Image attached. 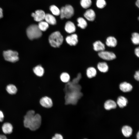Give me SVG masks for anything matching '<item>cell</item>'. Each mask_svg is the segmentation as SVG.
Wrapping results in <instances>:
<instances>
[{"mask_svg": "<svg viewBox=\"0 0 139 139\" xmlns=\"http://www.w3.org/2000/svg\"><path fill=\"white\" fill-rule=\"evenodd\" d=\"M81 77V74L79 73L76 77L67 82L65 85L64 89L65 104L75 105L83 95L81 92V86L78 84Z\"/></svg>", "mask_w": 139, "mask_h": 139, "instance_id": "obj_1", "label": "cell"}, {"mask_svg": "<svg viewBox=\"0 0 139 139\" xmlns=\"http://www.w3.org/2000/svg\"><path fill=\"white\" fill-rule=\"evenodd\" d=\"M24 126L32 131H35L40 126L41 121L40 115L35 114V111L32 110L28 111L24 118Z\"/></svg>", "mask_w": 139, "mask_h": 139, "instance_id": "obj_2", "label": "cell"}, {"mask_svg": "<svg viewBox=\"0 0 139 139\" xmlns=\"http://www.w3.org/2000/svg\"><path fill=\"white\" fill-rule=\"evenodd\" d=\"M49 40L52 46L55 48L58 47L62 44L63 38L60 33L56 31L51 34L49 37Z\"/></svg>", "mask_w": 139, "mask_h": 139, "instance_id": "obj_3", "label": "cell"}, {"mask_svg": "<svg viewBox=\"0 0 139 139\" xmlns=\"http://www.w3.org/2000/svg\"><path fill=\"white\" fill-rule=\"evenodd\" d=\"M26 32L28 37L31 40L40 38L42 35V31L36 24H32L29 26Z\"/></svg>", "mask_w": 139, "mask_h": 139, "instance_id": "obj_4", "label": "cell"}, {"mask_svg": "<svg viewBox=\"0 0 139 139\" xmlns=\"http://www.w3.org/2000/svg\"><path fill=\"white\" fill-rule=\"evenodd\" d=\"M74 13V10L72 6L70 5H66L62 7L60 10V18L61 19L64 18H70L73 15Z\"/></svg>", "mask_w": 139, "mask_h": 139, "instance_id": "obj_5", "label": "cell"}, {"mask_svg": "<svg viewBox=\"0 0 139 139\" xmlns=\"http://www.w3.org/2000/svg\"><path fill=\"white\" fill-rule=\"evenodd\" d=\"M3 55L5 59L8 62L14 63L19 60L18 53L16 51L11 50L5 51Z\"/></svg>", "mask_w": 139, "mask_h": 139, "instance_id": "obj_6", "label": "cell"}, {"mask_svg": "<svg viewBox=\"0 0 139 139\" xmlns=\"http://www.w3.org/2000/svg\"><path fill=\"white\" fill-rule=\"evenodd\" d=\"M98 55L100 57L106 60H111L116 58L115 54L114 53L104 50L99 52Z\"/></svg>", "mask_w": 139, "mask_h": 139, "instance_id": "obj_7", "label": "cell"}, {"mask_svg": "<svg viewBox=\"0 0 139 139\" xmlns=\"http://www.w3.org/2000/svg\"><path fill=\"white\" fill-rule=\"evenodd\" d=\"M46 14L42 10H38L35 11V13H33L31 15L34 20L36 21L40 22L44 19Z\"/></svg>", "mask_w": 139, "mask_h": 139, "instance_id": "obj_8", "label": "cell"}, {"mask_svg": "<svg viewBox=\"0 0 139 139\" xmlns=\"http://www.w3.org/2000/svg\"><path fill=\"white\" fill-rule=\"evenodd\" d=\"M40 103L42 106L46 108H50L53 106L52 100L50 98L46 96L40 99Z\"/></svg>", "mask_w": 139, "mask_h": 139, "instance_id": "obj_9", "label": "cell"}, {"mask_svg": "<svg viewBox=\"0 0 139 139\" xmlns=\"http://www.w3.org/2000/svg\"><path fill=\"white\" fill-rule=\"evenodd\" d=\"M66 40L67 43L71 46L76 45L78 42V37L77 34H74L67 36Z\"/></svg>", "mask_w": 139, "mask_h": 139, "instance_id": "obj_10", "label": "cell"}, {"mask_svg": "<svg viewBox=\"0 0 139 139\" xmlns=\"http://www.w3.org/2000/svg\"><path fill=\"white\" fill-rule=\"evenodd\" d=\"M94 50L99 52L105 50V46L101 41L98 40L95 41L93 44Z\"/></svg>", "mask_w": 139, "mask_h": 139, "instance_id": "obj_11", "label": "cell"}, {"mask_svg": "<svg viewBox=\"0 0 139 139\" xmlns=\"http://www.w3.org/2000/svg\"><path fill=\"white\" fill-rule=\"evenodd\" d=\"M84 17L90 21H93L94 20L95 14L94 11L91 9L87 10L84 14Z\"/></svg>", "mask_w": 139, "mask_h": 139, "instance_id": "obj_12", "label": "cell"}, {"mask_svg": "<svg viewBox=\"0 0 139 139\" xmlns=\"http://www.w3.org/2000/svg\"><path fill=\"white\" fill-rule=\"evenodd\" d=\"M119 88L123 92H127L131 91L133 87L129 83L124 82L120 84Z\"/></svg>", "mask_w": 139, "mask_h": 139, "instance_id": "obj_13", "label": "cell"}, {"mask_svg": "<svg viewBox=\"0 0 139 139\" xmlns=\"http://www.w3.org/2000/svg\"><path fill=\"white\" fill-rule=\"evenodd\" d=\"M106 43L108 46L114 47H116L117 45V41L115 37L110 36L107 38Z\"/></svg>", "mask_w": 139, "mask_h": 139, "instance_id": "obj_14", "label": "cell"}, {"mask_svg": "<svg viewBox=\"0 0 139 139\" xmlns=\"http://www.w3.org/2000/svg\"><path fill=\"white\" fill-rule=\"evenodd\" d=\"M116 103L114 100H107L104 104L105 108L107 110L115 108L117 107Z\"/></svg>", "mask_w": 139, "mask_h": 139, "instance_id": "obj_15", "label": "cell"}, {"mask_svg": "<svg viewBox=\"0 0 139 139\" xmlns=\"http://www.w3.org/2000/svg\"><path fill=\"white\" fill-rule=\"evenodd\" d=\"M133 130L130 126L125 125L121 129V132L123 135L126 137H130L132 134Z\"/></svg>", "mask_w": 139, "mask_h": 139, "instance_id": "obj_16", "label": "cell"}, {"mask_svg": "<svg viewBox=\"0 0 139 139\" xmlns=\"http://www.w3.org/2000/svg\"><path fill=\"white\" fill-rule=\"evenodd\" d=\"M65 29L67 33H72L75 32L76 28L73 23L71 21H68L65 24Z\"/></svg>", "mask_w": 139, "mask_h": 139, "instance_id": "obj_17", "label": "cell"}, {"mask_svg": "<svg viewBox=\"0 0 139 139\" xmlns=\"http://www.w3.org/2000/svg\"><path fill=\"white\" fill-rule=\"evenodd\" d=\"M2 130L5 134H10L12 132L13 127L10 123H4L2 127Z\"/></svg>", "mask_w": 139, "mask_h": 139, "instance_id": "obj_18", "label": "cell"}, {"mask_svg": "<svg viewBox=\"0 0 139 139\" xmlns=\"http://www.w3.org/2000/svg\"><path fill=\"white\" fill-rule=\"evenodd\" d=\"M97 67L99 71L104 73L107 72L109 69L107 64L104 62L99 63L97 64Z\"/></svg>", "mask_w": 139, "mask_h": 139, "instance_id": "obj_19", "label": "cell"}, {"mask_svg": "<svg viewBox=\"0 0 139 139\" xmlns=\"http://www.w3.org/2000/svg\"><path fill=\"white\" fill-rule=\"evenodd\" d=\"M44 19L48 24L52 25H54L56 24V21L55 18L50 14H46Z\"/></svg>", "mask_w": 139, "mask_h": 139, "instance_id": "obj_20", "label": "cell"}, {"mask_svg": "<svg viewBox=\"0 0 139 139\" xmlns=\"http://www.w3.org/2000/svg\"><path fill=\"white\" fill-rule=\"evenodd\" d=\"M127 102L126 98L123 96H120L117 99V104L120 107L123 108L127 105Z\"/></svg>", "mask_w": 139, "mask_h": 139, "instance_id": "obj_21", "label": "cell"}, {"mask_svg": "<svg viewBox=\"0 0 139 139\" xmlns=\"http://www.w3.org/2000/svg\"><path fill=\"white\" fill-rule=\"evenodd\" d=\"M97 73L96 70L93 67H89L86 70V75L89 78H91L95 77Z\"/></svg>", "mask_w": 139, "mask_h": 139, "instance_id": "obj_22", "label": "cell"}, {"mask_svg": "<svg viewBox=\"0 0 139 139\" xmlns=\"http://www.w3.org/2000/svg\"><path fill=\"white\" fill-rule=\"evenodd\" d=\"M34 73L37 76H41L44 72L43 68L40 65H38L34 67L33 70Z\"/></svg>", "mask_w": 139, "mask_h": 139, "instance_id": "obj_23", "label": "cell"}, {"mask_svg": "<svg viewBox=\"0 0 139 139\" xmlns=\"http://www.w3.org/2000/svg\"><path fill=\"white\" fill-rule=\"evenodd\" d=\"M6 89L7 92L11 94H15L17 91L16 86L12 84H10L7 85Z\"/></svg>", "mask_w": 139, "mask_h": 139, "instance_id": "obj_24", "label": "cell"}, {"mask_svg": "<svg viewBox=\"0 0 139 139\" xmlns=\"http://www.w3.org/2000/svg\"><path fill=\"white\" fill-rule=\"evenodd\" d=\"M78 26L82 29H84L87 27V23L86 21L83 18L80 17L77 19Z\"/></svg>", "mask_w": 139, "mask_h": 139, "instance_id": "obj_25", "label": "cell"}, {"mask_svg": "<svg viewBox=\"0 0 139 139\" xmlns=\"http://www.w3.org/2000/svg\"><path fill=\"white\" fill-rule=\"evenodd\" d=\"M38 26L41 31H46L48 28L49 24L46 21H42L39 22Z\"/></svg>", "mask_w": 139, "mask_h": 139, "instance_id": "obj_26", "label": "cell"}, {"mask_svg": "<svg viewBox=\"0 0 139 139\" xmlns=\"http://www.w3.org/2000/svg\"><path fill=\"white\" fill-rule=\"evenodd\" d=\"M131 40L134 45H137L139 43V34L137 32H134L132 34Z\"/></svg>", "mask_w": 139, "mask_h": 139, "instance_id": "obj_27", "label": "cell"}, {"mask_svg": "<svg viewBox=\"0 0 139 139\" xmlns=\"http://www.w3.org/2000/svg\"><path fill=\"white\" fill-rule=\"evenodd\" d=\"M92 3L91 0H81L80 1L81 5L83 8L85 9L90 7L92 4Z\"/></svg>", "mask_w": 139, "mask_h": 139, "instance_id": "obj_28", "label": "cell"}, {"mask_svg": "<svg viewBox=\"0 0 139 139\" xmlns=\"http://www.w3.org/2000/svg\"><path fill=\"white\" fill-rule=\"evenodd\" d=\"M50 10L52 13L54 15L58 16L60 15V10L55 5H52L50 7Z\"/></svg>", "mask_w": 139, "mask_h": 139, "instance_id": "obj_29", "label": "cell"}, {"mask_svg": "<svg viewBox=\"0 0 139 139\" xmlns=\"http://www.w3.org/2000/svg\"><path fill=\"white\" fill-rule=\"evenodd\" d=\"M60 79L63 82L67 83L69 81L70 77L68 74L64 72L61 74Z\"/></svg>", "mask_w": 139, "mask_h": 139, "instance_id": "obj_30", "label": "cell"}, {"mask_svg": "<svg viewBox=\"0 0 139 139\" xmlns=\"http://www.w3.org/2000/svg\"><path fill=\"white\" fill-rule=\"evenodd\" d=\"M106 2L105 0H97L96 5L99 8H103L106 5Z\"/></svg>", "mask_w": 139, "mask_h": 139, "instance_id": "obj_31", "label": "cell"}, {"mask_svg": "<svg viewBox=\"0 0 139 139\" xmlns=\"http://www.w3.org/2000/svg\"><path fill=\"white\" fill-rule=\"evenodd\" d=\"M52 139H63V138L61 135L56 134L55 136L53 137Z\"/></svg>", "mask_w": 139, "mask_h": 139, "instance_id": "obj_32", "label": "cell"}, {"mask_svg": "<svg viewBox=\"0 0 139 139\" xmlns=\"http://www.w3.org/2000/svg\"><path fill=\"white\" fill-rule=\"evenodd\" d=\"M134 77L135 80L138 81L139 79V72L138 71L136 72Z\"/></svg>", "mask_w": 139, "mask_h": 139, "instance_id": "obj_33", "label": "cell"}, {"mask_svg": "<svg viewBox=\"0 0 139 139\" xmlns=\"http://www.w3.org/2000/svg\"><path fill=\"white\" fill-rule=\"evenodd\" d=\"M135 53L138 57H139V48L138 47L136 48L135 49Z\"/></svg>", "mask_w": 139, "mask_h": 139, "instance_id": "obj_34", "label": "cell"}, {"mask_svg": "<svg viewBox=\"0 0 139 139\" xmlns=\"http://www.w3.org/2000/svg\"><path fill=\"white\" fill-rule=\"evenodd\" d=\"M4 115L2 112L0 110V122H2L4 119Z\"/></svg>", "mask_w": 139, "mask_h": 139, "instance_id": "obj_35", "label": "cell"}, {"mask_svg": "<svg viewBox=\"0 0 139 139\" xmlns=\"http://www.w3.org/2000/svg\"><path fill=\"white\" fill-rule=\"evenodd\" d=\"M0 139H7L6 136L4 135H0Z\"/></svg>", "mask_w": 139, "mask_h": 139, "instance_id": "obj_36", "label": "cell"}, {"mask_svg": "<svg viewBox=\"0 0 139 139\" xmlns=\"http://www.w3.org/2000/svg\"><path fill=\"white\" fill-rule=\"evenodd\" d=\"M3 16V11L2 9L0 8V19L2 18Z\"/></svg>", "mask_w": 139, "mask_h": 139, "instance_id": "obj_37", "label": "cell"}, {"mask_svg": "<svg viewBox=\"0 0 139 139\" xmlns=\"http://www.w3.org/2000/svg\"><path fill=\"white\" fill-rule=\"evenodd\" d=\"M136 5L138 7H139V0H137L136 2Z\"/></svg>", "mask_w": 139, "mask_h": 139, "instance_id": "obj_38", "label": "cell"}, {"mask_svg": "<svg viewBox=\"0 0 139 139\" xmlns=\"http://www.w3.org/2000/svg\"><path fill=\"white\" fill-rule=\"evenodd\" d=\"M137 139H139V133L138 132L136 135Z\"/></svg>", "mask_w": 139, "mask_h": 139, "instance_id": "obj_39", "label": "cell"}, {"mask_svg": "<svg viewBox=\"0 0 139 139\" xmlns=\"http://www.w3.org/2000/svg\"></svg>", "mask_w": 139, "mask_h": 139, "instance_id": "obj_40", "label": "cell"}]
</instances>
